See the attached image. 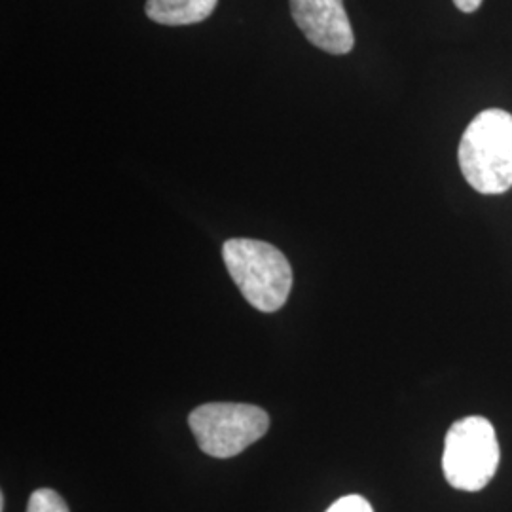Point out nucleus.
<instances>
[{
    "label": "nucleus",
    "mask_w": 512,
    "mask_h": 512,
    "mask_svg": "<svg viewBox=\"0 0 512 512\" xmlns=\"http://www.w3.org/2000/svg\"><path fill=\"white\" fill-rule=\"evenodd\" d=\"M459 169L478 194L495 196L512 188V114L478 112L467 126L458 150Z\"/></svg>",
    "instance_id": "1"
},
{
    "label": "nucleus",
    "mask_w": 512,
    "mask_h": 512,
    "mask_svg": "<svg viewBox=\"0 0 512 512\" xmlns=\"http://www.w3.org/2000/svg\"><path fill=\"white\" fill-rule=\"evenodd\" d=\"M222 258L243 298L264 313L281 310L293 289V268L277 247L260 239L234 238Z\"/></svg>",
    "instance_id": "2"
},
{
    "label": "nucleus",
    "mask_w": 512,
    "mask_h": 512,
    "mask_svg": "<svg viewBox=\"0 0 512 512\" xmlns=\"http://www.w3.org/2000/svg\"><path fill=\"white\" fill-rule=\"evenodd\" d=\"M499 442L486 418L458 420L446 433L442 471L446 482L461 492H480L497 473Z\"/></svg>",
    "instance_id": "3"
},
{
    "label": "nucleus",
    "mask_w": 512,
    "mask_h": 512,
    "mask_svg": "<svg viewBox=\"0 0 512 512\" xmlns=\"http://www.w3.org/2000/svg\"><path fill=\"white\" fill-rule=\"evenodd\" d=\"M188 425L202 452L228 459L268 433L270 416L255 404L207 403L188 416Z\"/></svg>",
    "instance_id": "4"
},
{
    "label": "nucleus",
    "mask_w": 512,
    "mask_h": 512,
    "mask_svg": "<svg viewBox=\"0 0 512 512\" xmlns=\"http://www.w3.org/2000/svg\"><path fill=\"white\" fill-rule=\"evenodd\" d=\"M298 29L313 46L332 55H346L355 46L344 0H291Z\"/></svg>",
    "instance_id": "5"
},
{
    "label": "nucleus",
    "mask_w": 512,
    "mask_h": 512,
    "mask_svg": "<svg viewBox=\"0 0 512 512\" xmlns=\"http://www.w3.org/2000/svg\"><path fill=\"white\" fill-rule=\"evenodd\" d=\"M219 0H148L147 16L169 27L194 25L209 18Z\"/></svg>",
    "instance_id": "6"
},
{
    "label": "nucleus",
    "mask_w": 512,
    "mask_h": 512,
    "mask_svg": "<svg viewBox=\"0 0 512 512\" xmlns=\"http://www.w3.org/2000/svg\"><path fill=\"white\" fill-rule=\"evenodd\" d=\"M27 512H71L65 499L50 488H40L29 497Z\"/></svg>",
    "instance_id": "7"
},
{
    "label": "nucleus",
    "mask_w": 512,
    "mask_h": 512,
    "mask_svg": "<svg viewBox=\"0 0 512 512\" xmlns=\"http://www.w3.org/2000/svg\"><path fill=\"white\" fill-rule=\"evenodd\" d=\"M327 512H374L372 505L361 495H346L332 503Z\"/></svg>",
    "instance_id": "8"
},
{
    "label": "nucleus",
    "mask_w": 512,
    "mask_h": 512,
    "mask_svg": "<svg viewBox=\"0 0 512 512\" xmlns=\"http://www.w3.org/2000/svg\"><path fill=\"white\" fill-rule=\"evenodd\" d=\"M456 8L465 12V14H473L480 6H482V0H454Z\"/></svg>",
    "instance_id": "9"
}]
</instances>
